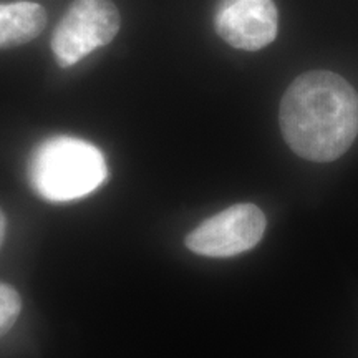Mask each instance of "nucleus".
I'll return each mask as SVG.
<instances>
[{
    "label": "nucleus",
    "instance_id": "1",
    "mask_svg": "<svg viewBox=\"0 0 358 358\" xmlns=\"http://www.w3.org/2000/svg\"><path fill=\"white\" fill-rule=\"evenodd\" d=\"M279 124L295 155L317 163L335 161L358 136L357 90L334 71H307L285 90Z\"/></svg>",
    "mask_w": 358,
    "mask_h": 358
},
{
    "label": "nucleus",
    "instance_id": "2",
    "mask_svg": "<svg viewBox=\"0 0 358 358\" xmlns=\"http://www.w3.org/2000/svg\"><path fill=\"white\" fill-rule=\"evenodd\" d=\"M108 174L105 156L95 145L58 134L34 148L29 161L32 189L50 203L82 199L103 185Z\"/></svg>",
    "mask_w": 358,
    "mask_h": 358
},
{
    "label": "nucleus",
    "instance_id": "3",
    "mask_svg": "<svg viewBox=\"0 0 358 358\" xmlns=\"http://www.w3.org/2000/svg\"><path fill=\"white\" fill-rule=\"evenodd\" d=\"M118 8L111 0H75L52 35L58 65L69 69L95 48L108 45L120 32Z\"/></svg>",
    "mask_w": 358,
    "mask_h": 358
},
{
    "label": "nucleus",
    "instance_id": "4",
    "mask_svg": "<svg viewBox=\"0 0 358 358\" xmlns=\"http://www.w3.org/2000/svg\"><path fill=\"white\" fill-rule=\"evenodd\" d=\"M266 216L256 204H234L201 222L186 236L185 244L198 256H239L256 248L266 232Z\"/></svg>",
    "mask_w": 358,
    "mask_h": 358
},
{
    "label": "nucleus",
    "instance_id": "5",
    "mask_svg": "<svg viewBox=\"0 0 358 358\" xmlns=\"http://www.w3.org/2000/svg\"><path fill=\"white\" fill-rule=\"evenodd\" d=\"M214 27L231 47L256 52L275 40L279 12L272 0H222Z\"/></svg>",
    "mask_w": 358,
    "mask_h": 358
},
{
    "label": "nucleus",
    "instance_id": "6",
    "mask_svg": "<svg viewBox=\"0 0 358 358\" xmlns=\"http://www.w3.org/2000/svg\"><path fill=\"white\" fill-rule=\"evenodd\" d=\"M47 25V12L35 2L0 3V50L37 38Z\"/></svg>",
    "mask_w": 358,
    "mask_h": 358
},
{
    "label": "nucleus",
    "instance_id": "7",
    "mask_svg": "<svg viewBox=\"0 0 358 358\" xmlns=\"http://www.w3.org/2000/svg\"><path fill=\"white\" fill-rule=\"evenodd\" d=\"M22 312V299L12 285L0 282V337L12 329Z\"/></svg>",
    "mask_w": 358,
    "mask_h": 358
},
{
    "label": "nucleus",
    "instance_id": "8",
    "mask_svg": "<svg viewBox=\"0 0 358 358\" xmlns=\"http://www.w3.org/2000/svg\"><path fill=\"white\" fill-rule=\"evenodd\" d=\"M6 232H7V219L2 209H0V248H2L3 241H6Z\"/></svg>",
    "mask_w": 358,
    "mask_h": 358
}]
</instances>
